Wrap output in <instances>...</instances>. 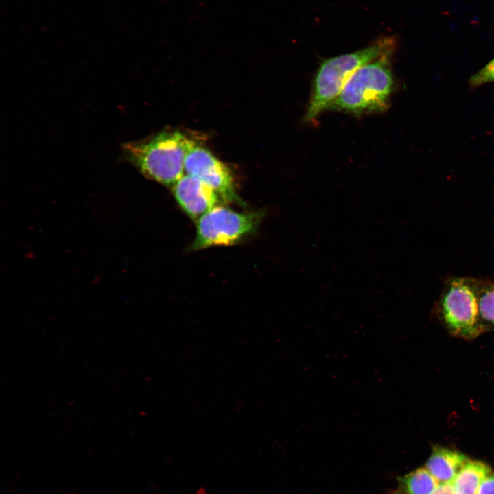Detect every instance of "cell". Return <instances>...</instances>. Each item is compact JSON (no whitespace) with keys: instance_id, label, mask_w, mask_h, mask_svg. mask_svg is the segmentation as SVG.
<instances>
[{"instance_id":"obj_1","label":"cell","mask_w":494,"mask_h":494,"mask_svg":"<svg viewBox=\"0 0 494 494\" xmlns=\"http://www.w3.org/2000/svg\"><path fill=\"white\" fill-rule=\"evenodd\" d=\"M196 143L179 131H165L147 139L122 145L125 159L147 178L165 186H173L184 174L185 161Z\"/></svg>"},{"instance_id":"obj_2","label":"cell","mask_w":494,"mask_h":494,"mask_svg":"<svg viewBox=\"0 0 494 494\" xmlns=\"http://www.w3.org/2000/svg\"><path fill=\"white\" fill-rule=\"evenodd\" d=\"M397 44L395 36H383L361 49L324 60L314 77L305 121L315 120L331 106L356 70L386 52L395 51Z\"/></svg>"},{"instance_id":"obj_3","label":"cell","mask_w":494,"mask_h":494,"mask_svg":"<svg viewBox=\"0 0 494 494\" xmlns=\"http://www.w3.org/2000/svg\"><path fill=\"white\" fill-rule=\"evenodd\" d=\"M394 52H386L356 70L330 108L357 115L386 110L395 88L390 64Z\"/></svg>"},{"instance_id":"obj_4","label":"cell","mask_w":494,"mask_h":494,"mask_svg":"<svg viewBox=\"0 0 494 494\" xmlns=\"http://www.w3.org/2000/svg\"><path fill=\"white\" fill-rule=\"evenodd\" d=\"M437 309L446 329L456 337L473 340L486 330L479 312L477 279H447Z\"/></svg>"},{"instance_id":"obj_5","label":"cell","mask_w":494,"mask_h":494,"mask_svg":"<svg viewBox=\"0 0 494 494\" xmlns=\"http://www.w3.org/2000/svg\"><path fill=\"white\" fill-rule=\"evenodd\" d=\"M263 216V211L238 212L217 204L196 220V237L190 249L235 244L256 231Z\"/></svg>"},{"instance_id":"obj_6","label":"cell","mask_w":494,"mask_h":494,"mask_svg":"<svg viewBox=\"0 0 494 494\" xmlns=\"http://www.w3.org/2000/svg\"><path fill=\"white\" fill-rule=\"evenodd\" d=\"M185 172L210 187L222 202L244 205L237 193L235 180L229 167L198 143L186 156Z\"/></svg>"},{"instance_id":"obj_7","label":"cell","mask_w":494,"mask_h":494,"mask_svg":"<svg viewBox=\"0 0 494 494\" xmlns=\"http://www.w3.org/2000/svg\"><path fill=\"white\" fill-rule=\"evenodd\" d=\"M172 189L180 208L196 220L222 202L213 189L188 174L183 175L172 186Z\"/></svg>"},{"instance_id":"obj_8","label":"cell","mask_w":494,"mask_h":494,"mask_svg":"<svg viewBox=\"0 0 494 494\" xmlns=\"http://www.w3.org/2000/svg\"><path fill=\"white\" fill-rule=\"evenodd\" d=\"M469 458L457 451L436 445L425 464L426 469L439 482H450L454 480Z\"/></svg>"},{"instance_id":"obj_9","label":"cell","mask_w":494,"mask_h":494,"mask_svg":"<svg viewBox=\"0 0 494 494\" xmlns=\"http://www.w3.org/2000/svg\"><path fill=\"white\" fill-rule=\"evenodd\" d=\"M491 472L486 464L469 459L453 481L456 491L458 494H477L480 483Z\"/></svg>"},{"instance_id":"obj_10","label":"cell","mask_w":494,"mask_h":494,"mask_svg":"<svg viewBox=\"0 0 494 494\" xmlns=\"http://www.w3.org/2000/svg\"><path fill=\"white\" fill-rule=\"evenodd\" d=\"M437 482L425 467L398 478L397 489L392 494H431Z\"/></svg>"},{"instance_id":"obj_11","label":"cell","mask_w":494,"mask_h":494,"mask_svg":"<svg viewBox=\"0 0 494 494\" xmlns=\"http://www.w3.org/2000/svg\"><path fill=\"white\" fill-rule=\"evenodd\" d=\"M478 307L481 320L486 328L494 329V283L478 279Z\"/></svg>"},{"instance_id":"obj_12","label":"cell","mask_w":494,"mask_h":494,"mask_svg":"<svg viewBox=\"0 0 494 494\" xmlns=\"http://www.w3.org/2000/svg\"><path fill=\"white\" fill-rule=\"evenodd\" d=\"M491 82L494 83V58L469 80L471 88L480 87Z\"/></svg>"},{"instance_id":"obj_13","label":"cell","mask_w":494,"mask_h":494,"mask_svg":"<svg viewBox=\"0 0 494 494\" xmlns=\"http://www.w3.org/2000/svg\"><path fill=\"white\" fill-rule=\"evenodd\" d=\"M477 494H494V472L490 473L480 483Z\"/></svg>"},{"instance_id":"obj_14","label":"cell","mask_w":494,"mask_h":494,"mask_svg":"<svg viewBox=\"0 0 494 494\" xmlns=\"http://www.w3.org/2000/svg\"><path fill=\"white\" fill-rule=\"evenodd\" d=\"M453 481L441 483L436 480V487L431 494H458L454 488Z\"/></svg>"}]
</instances>
